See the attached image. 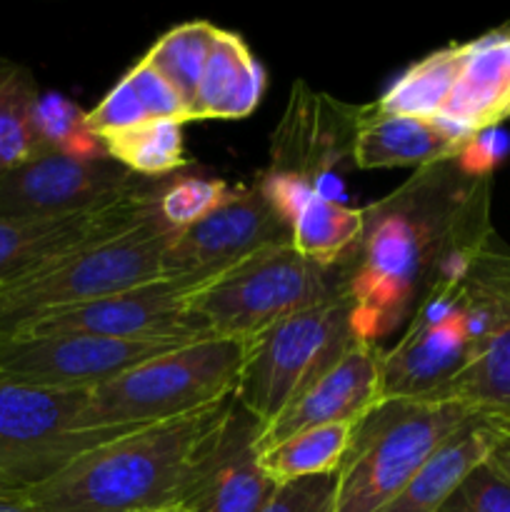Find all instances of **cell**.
Segmentation results:
<instances>
[{"label": "cell", "mask_w": 510, "mask_h": 512, "mask_svg": "<svg viewBox=\"0 0 510 512\" xmlns=\"http://www.w3.org/2000/svg\"><path fill=\"white\" fill-rule=\"evenodd\" d=\"M265 423L233 398L218 428L200 445L180 508L188 512H260L278 483L260 465Z\"/></svg>", "instance_id": "5bb4252c"}, {"label": "cell", "mask_w": 510, "mask_h": 512, "mask_svg": "<svg viewBox=\"0 0 510 512\" xmlns=\"http://www.w3.org/2000/svg\"><path fill=\"white\" fill-rule=\"evenodd\" d=\"M458 280L430 290L395 348L383 350V400L435 403L445 385L475 358L478 348L460 310Z\"/></svg>", "instance_id": "8fae6325"}, {"label": "cell", "mask_w": 510, "mask_h": 512, "mask_svg": "<svg viewBox=\"0 0 510 512\" xmlns=\"http://www.w3.org/2000/svg\"><path fill=\"white\" fill-rule=\"evenodd\" d=\"M88 390L0 378V495H25L98 445L140 428H88Z\"/></svg>", "instance_id": "52a82bcc"}, {"label": "cell", "mask_w": 510, "mask_h": 512, "mask_svg": "<svg viewBox=\"0 0 510 512\" xmlns=\"http://www.w3.org/2000/svg\"><path fill=\"white\" fill-rule=\"evenodd\" d=\"M230 193L228 183L215 175L175 173L168 175L158 193V215L168 228L183 230L218 208Z\"/></svg>", "instance_id": "f546056e"}, {"label": "cell", "mask_w": 510, "mask_h": 512, "mask_svg": "<svg viewBox=\"0 0 510 512\" xmlns=\"http://www.w3.org/2000/svg\"><path fill=\"white\" fill-rule=\"evenodd\" d=\"M158 512H188V510L180 508V505H178V508H168V510H158Z\"/></svg>", "instance_id": "d590c367"}, {"label": "cell", "mask_w": 510, "mask_h": 512, "mask_svg": "<svg viewBox=\"0 0 510 512\" xmlns=\"http://www.w3.org/2000/svg\"><path fill=\"white\" fill-rule=\"evenodd\" d=\"M510 118V25L465 43V60L438 120L483 135Z\"/></svg>", "instance_id": "d6986e66"}, {"label": "cell", "mask_w": 510, "mask_h": 512, "mask_svg": "<svg viewBox=\"0 0 510 512\" xmlns=\"http://www.w3.org/2000/svg\"><path fill=\"white\" fill-rule=\"evenodd\" d=\"M165 178H145L143 185L100 208L65 218H0V285L58 255L113 238L158 210Z\"/></svg>", "instance_id": "9a60e30c"}, {"label": "cell", "mask_w": 510, "mask_h": 512, "mask_svg": "<svg viewBox=\"0 0 510 512\" xmlns=\"http://www.w3.org/2000/svg\"><path fill=\"white\" fill-rule=\"evenodd\" d=\"M473 140V135L438 118L380 113L370 103L363 105V118L355 135L353 165L360 170H420L443 160L460 158Z\"/></svg>", "instance_id": "ac0fdd59"}, {"label": "cell", "mask_w": 510, "mask_h": 512, "mask_svg": "<svg viewBox=\"0 0 510 512\" xmlns=\"http://www.w3.org/2000/svg\"><path fill=\"white\" fill-rule=\"evenodd\" d=\"M488 460L500 470V473L505 475V478L510 480V435L508 433H500V430H495L493 448H490Z\"/></svg>", "instance_id": "d6a6232c"}, {"label": "cell", "mask_w": 510, "mask_h": 512, "mask_svg": "<svg viewBox=\"0 0 510 512\" xmlns=\"http://www.w3.org/2000/svg\"><path fill=\"white\" fill-rule=\"evenodd\" d=\"M380 365L383 348L358 340L323 378L315 380L273 423L265 425L263 448L320 425H358L370 410L383 403Z\"/></svg>", "instance_id": "2e32d148"}, {"label": "cell", "mask_w": 510, "mask_h": 512, "mask_svg": "<svg viewBox=\"0 0 510 512\" xmlns=\"http://www.w3.org/2000/svg\"><path fill=\"white\" fill-rule=\"evenodd\" d=\"M258 185L288 223L290 245L300 255L328 268L348 258L363 233V208L338 203L298 175L265 170Z\"/></svg>", "instance_id": "e0dca14e"}, {"label": "cell", "mask_w": 510, "mask_h": 512, "mask_svg": "<svg viewBox=\"0 0 510 512\" xmlns=\"http://www.w3.org/2000/svg\"><path fill=\"white\" fill-rule=\"evenodd\" d=\"M0 512H45L25 495H0Z\"/></svg>", "instance_id": "836d02e7"}, {"label": "cell", "mask_w": 510, "mask_h": 512, "mask_svg": "<svg viewBox=\"0 0 510 512\" xmlns=\"http://www.w3.org/2000/svg\"><path fill=\"white\" fill-rule=\"evenodd\" d=\"M215 33L218 28L208 20H188V23L175 25L168 33L160 35L143 55L145 63L158 70L168 80L170 88L183 98L190 110V120H193L195 95H198V85L203 78L205 63H208L210 48H213Z\"/></svg>", "instance_id": "4316f807"}, {"label": "cell", "mask_w": 510, "mask_h": 512, "mask_svg": "<svg viewBox=\"0 0 510 512\" xmlns=\"http://www.w3.org/2000/svg\"><path fill=\"white\" fill-rule=\"evenodd\" d=\"M435 403H458L483 415L510 413V323L475 353Z\"/></svg>", "instance_id": "d4e9b609"}, {"label": "cell", "mask_w": 510, "mask_h": 512, "mask_svg": "<svg viewBox=\"0 0 510 512\" xmlns=\"http://www.w3.org/2000/svg\"><path fill=\"white\" fill-rule=\"evenodd\" d=\"M355 425L335 423L300 430L260 453V465L278 485L313 475L338 473L353 440Z\"/></svg>", "instance_id": "cb8c5ba5"}, {"label": "cell", "mask_w": 510, "mask_h": 512, "mask_svg": "<svg viewBox=\"0 0 510 512\" xmlns=\"http://www.w3.org/2000/svg\"><path fill=\"white\" fill-rule=\"evenodd\" d=\"M358 340L345 295L290 315L250 340L235 400L270 425Z\"/></svg>", "instance_id": "ba28073f"}, {"label": "cell", "mask_w": 510, "mask_h": 512, "mask_svg": "<svg viewBox=\"0 0 510 512\" xmlns=\"http://www.w3.org/2000/svg\"><path fill=\"white\" fill-rule=\"evenodd\" d=\"M35 133L43 153L93 158L108 155L98 135L90 130L88 113L58 93H40L35 105Z\"/></svg>", "instance_id": "f1b7e54d"}, {"label": "cell", "mask_w": 510, "mask_h": 512, "mask_svg": "<svg viewBox=\"0 0 510 512\" xmlns=\"http://www.w3.org/2000/svg\"><path fill=\"white\" fill-rule=\"evenodd\" d=\"M38 98L33 73L0 60V178L43 153L35 133Z\"/></svg>", "instance_id": "484cf974"}, {"label": "cell", "mask_w": 510, "mask_h": 512, "mask_svg": "<svg viewBox=\"0 0 510 512\" xmlns=\"http://www.w3.org/2000/svg\"><path fill=\"white\" fill-rule=\"evenodd\" d=\"M145 178L110 155L40 153L0 178V218H65L133 193Z\"/></svg>", "instance_id": "4fadbf2b"}, {"label": "cell", "mask_w": 510, "mask_h": 512, "mask_svg": "<svg viewBox=\"0 0 510 512\" xmlns=\"http://www.w3.org/2000/svg\"><path fill=\"white\" fill-rule=\"evenodd\" d=\"M233 398L98 445L43 485L28 490L25 498L45 512L178 508L195 455L225 418Z\"/></svg>", "instance_id": "7a4b0ae2"}, {"label": "cell", "mask_w": 510, "mask_h": 512, "mask_svg": "<svg viewBox=\"0 0 510 512\" xmlns=\"http://www.w3.org/2000/svg\"><path fill=\"white\" fill-rule=\"evenodd\" d=\"M345 295L343 265H320L293 245H275L213 275L190 313L213 338L253 340L280 320Z\"/></svg>", "instance_id": "5b68a950"}, {"label": "cell", "mask_w": 510, "mask_h": 512, "mask_svg": "<svg viewBox=\"0 0 510 512\" xmlns=\"http://www.w3.org/2000/svg\"><path fill=\"white\" fill-rule=\"evenodd\" d=\"M338 473L298 478L278 485L260 512H333Z\"/></svg>", "instance_id": "1f68e13d"}, {"label": "cell", "mask_w": 510, "mask_h": 512, "mask_svg": "<svg viewBox=\"0 0 510 512\" xmlns=\"http://www.w3.org/2000/svg\"><path fill=\"white\" fill-rule=\"evenodd\" d=\"M275 245H290V228L260 185L230 188L205 218L175 230L165 248V278L218 275Z\"/></svg>", "instance_id": "7c38bea8"}, {"label": "cell", "mask_w": 510, "mask_h": 512, "mask_svg": "<svg viewBox=\"0 0 510 512\" xmlns=\"http://www.w3.org/2000/svg\"><path fill=\"white\" fill-rule=\"evenodd\" d=\"M465 60V43H450L405 68L373 103L380 113L438 118Z\"/></svg>", "instance_id": "603a6c76"}, {"label": "cell", "mask_w": 510, "mask_h": 512, "mask_svg": "<svg viewBox=\"0 0 510 512\" xmlns=\"http://www.w3.org/2000/svg\"><path fill=\"white\" fill-rule=\"evenodd\" d=\"M175 230L158 210L113 238L58 255L0 285V338L48 310L70 308L165 278L163 258Z\"/></svg>", "instance_id": "277c9868"}, {"label": "cell", "mask_w": 510, "mask_h": 512, "mask_svg": "<svg viewBox=\"0 0 510 512\" xmlns=\"http://www.w3.org/2000/svg\"><path fill=\"white\" fill-rule=\"evenodd\" d=\"M185 343L190 340H125L78 333L10 335L0 338V378L55 390H93Z\"/></svg>", "instance_id": "30bf717a"}, {"label": "cell", "mask_w": 510, "mask_h": 512, "mask_svg": "<svg viewBox=\"0 0 510 512\" xmlns=\"http://www.w3.org/2000/svg\"><path fill=\"white\" fill-rule=\"evenodd\" d=\"M493 435L495 430L488 418L483 413H475L420 465L418 473L380 512H438L448 495L458 488L460 480L475 465L488 460Z\"/></svg>", "instance_id": "44dd1931"}, {"label": "cell", "mask_w": 510, "mask_h": 512, "mask_svg": "<svg viewBox=\"0 0 510 512\" xmlns=\"http://www.w3.org/2000/svg\"><path fill=\"white\" fill-rule=\"evenodd\" d=\"M250 340L200 338L88 390V428H148L233 398Z\"/></svg>", "instance_id": "3957f363"}, {"label": "cell", "mask_w": 510, "mask_h": 512, "mask_svg": "<svg viewBox=\"0 0 510 512\" xmlns=\"http://www.w3.org/2000/svg\"><path fill=\"white\" fill-rule=\"evenodd\" d=\"M475 410L458 403L383 400L355 425L338 470L333 512H380Z\"/></svg>", "instance_id": "8992f818"}, {"label": "cell", "mask_w": 510, "mask_h": 512, "mask_svg": "<svg viewBox=\"0 0 510 512\" xmlns=\"http://www.w3.org/2000/svg\"><path fill=\"white\" fill-rule=\"evenodd\" d=\"M158 120H178L185 125L190 120V110L168 80L143 58L105 93L93 110H88V125L100 140Z\"/></svg>", "instance_id": "7402d4cb"}, {"label": "cell", "mask_w": 510, "mask_h": 512, "mask_svg": "<svg viewBox=\"0 0 510 512\" xmlns=\"http://www.w3.org/2000/svg\"><path fill=\"white\" fill-rule=\"evenodd\" d=\"M488 418V423L493 425L495 430H500V433H508L510 435V413H503V415H485Z\"/></svg>", "instance_id": "e575fe53"}, {"label": "cell", "mask_w": 510, "mask_h": 512, "mask_svg": "<svg viewBox=\"0 0 510 512\" xmlns=\"http://www.w3.org/2000/svg\"><path fill=\"white\" fill-rule=\"evenodd\" d=\"M493 238L490 173L460 158L415 170L363 208V233L340 263L355 335L380 345L408 328L430 290L465 275Z\"/></svg>", "instance_id": "6da1fadb"}, {"label": "cell", "mask_w": 510, "mask_h": 512, "mask_svg": "<svg viewBox=\"0 0 510 512\" xmlns=\"http://www.w3.org/2000/svg\"><path fill=\"white\" fill-rule=\"evenodd\" d=\"M438 512H510V480L483 460L460 480Z\"/></svg>", "instance_id": "4dcf8cb0"}, {"label": "cell", "mask_w": 510, "mask_h": 512, "mask_svg": "<svg viewBox=\"0 0 510 512\" xmlns=\"http://www.w3.org/2000/svg\"><path fill=\"white\" fill-rule=\"evenodd\" d=\"M265 70L238 33L218 28L193 103V120H240L258 108Z\"/></svg>", "instance_id": "ffe728a7"}, {"label": "cell", "mask_w": 510, "mask_h": 512, "mask_svg": "<svg viewBox=\"0 0 510 512\" xmlns=\"http://www.w3.org/2000/svg\"><path fill=\"white\" fill-rule=\"evenodd\" d=\"M213 275L160 278L123 293L105 295L70 308L48 310L18 325L10 335H100V338H213L190 313V298ZM5 335V338H10Z\"/></svg>", "instance_id": "9c48e42d"}, {"label": "cell", "mask_w": 510, "mask_h": 512, "mask_svg": "<svg viewBox=\"0 0 510 512\" xmlns=\"http://www.w3.org/2000/svg\"><path fill=\"white\" fill-rule=\"evenodd\" d=\"M105 153L140 178H168L188 165L183 123L158 120L103 138Z\"/></svg>", "instance_id": "83f0119b"}]
</instances>
